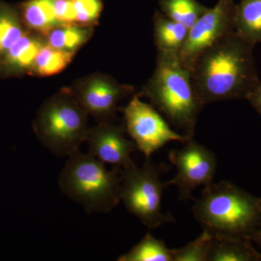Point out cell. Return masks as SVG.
<instances>
[{
    "instance_id": "6da1fadb",
    "label": "cell",
    "mask_w": 261,
    "mask_h": 261,
    "mask_svg": "<svg viewBox=\"0 0 261 261\" xmlns=\"http://www.w3.org/2000/svg\"><path fill=\"white\" fill-rule=\"evenodd\" d=\"M255 46L233 32L199 57L192 77L204 106L246 99L260 83L254 59Z\"/></svg>"
},
{
    "instance_id": "7a4b0ae2",
    "label": "cell",
    "mask_w": 261,
    "mask_h": 261,
    "mask_svg": "<svg viewBox=\"0 0 261 261\" xmlns=\"http://www.w3.org/2000/svg\"><path fill=\"white\" fill-rule=\"evenodd\" d=\"M192 212L199 224L213 236L250 241L261 226V197L231 182H213L195 200Z\"/></svg>"
},
{
    "instance_id": "3957f363",
    "label": "cell",
    "mask_w": 261,
    "mask_h": 261,
    "mask_svg": "<svg viewBox=\"0 0 261 261\" xmlns=\"http://www.w3.org/2000/svg\"><path fill=\"white\" fill-rule=\"evenodd\" d=\"M142 94L173 126L193 138L205 106L196 92L191 70L180 63L178 53L158 51L155 69Z\"/></svg>"
},
{
    "instance_id": "277c9868",
    "label": "cell",
    "mask_w": 261,
    "mask_h": 261,
    "mask_svg": "<svg viewBox=\"0 0 261 261\" xmlns=\"http://www.w3.org/2000/svg\"><path fill=\"white\" fill-rule=\"evenodd\" d=\"M58 186L87 214L109 213L121 201V168L113 166L108 170L94 154L79 150L68 156Z\"/></svg>"
},
{
    "instance_id": "5b68a950",
    "label": "cell",
    "mask_w": 261,
    "mask_h": 261,
    "mask_svg": "<svg viewBox=\"0 0 261 261\" xmlns=\"http://www.w3.org/2000/svg\"><path fill=\"white\" fill-rule=\"evenodd\" d=\"M87 113L75 97L60 94L43 105L34 123L39 142L58 157L70 156L87 141Z\"/></svg>"
},
{
    "instance_id": "8992f818",
    "label": "cell",
    "mask_w": 261,
    "mask_h": 261,
    "mask_svg": "<svg viewBox=\"0 0 261 261\" xmlns=\"http://www.w3.org/2000/svg\"><path fill=\"white\" fill-rule=\"evenodd\" d=\"M166 168L146 158L141 167L135 164L121 169V201L149 229L175 222L171 214H163L161 209L163 190L167 186L161 181V174Z\"/></svg>"
},
{
    "instance_id": "52a82bcc",
    "label": "cell",
    "mask_w": 261,
    "mask_h": 261,
    "mask_svg": "<svg viewBox=\"0 0 261 261\" xmlns=\"http://www.w3.org/2000/svg\"><path fill=\"white\" fill-rule=\"evenodd\" d=\"M122 111L126 130L146 158H150L168 142L186 143L192 139L174 132L155 108L142 102L139 95L133 97Z\"/></svg>"
},
{
    "instance_id": "ba28073f",
    "label": "cell",
    "mask_w": 261,
    "mask_h": 261,
    "mask_svg": "<svg viewBox=\"0 0 261 261\" xmlns=\"http://www.w3.org/2000/svg\"><path fill=\"white\" fill-rule=\"evenodd\" d=\"M235 0H219L198 19L178 53L182 65L192 70L199 57L234 32Z\"/></svg>"
},
{
    "instance_id": "9c48e42d",
    "label": "cell",
    "mask_w": 261,
    "mask_h": 261,
    "mask_svg": "<svg viewBox=\"0 0 261 261\" xmlns=\"http://www.w3.org/2000/svg\"><path fill=\"white\" fill-rule=\"evenodd\" d=\"M168 158L177 172L166 185L177 187L179 200H195L192 192L197 187H207L214 182L217 167L216 154L193 139L183 148L171 150Z\"/></svg>"
},
{
    "instance_id": "30bf717a",
    "label": "cell",
    "mask_w": 261,
    "mask_h": 261,
    "mask_svg": "<svg viewBox=\"0 0 261 261\" xmlns=\"http://www.w3.org/2000/svg\"><path fill=\"white\" fill-rule=\"evenodd\" d=\"M124 126L111 121L103 122L89 129L87 141L89 152L105 163L125 168L135 165L132 154L137 149L135 142L126 139Z\"/></svg>"
},
{
    "instance_id": "8fae6325",
    "label": "cell",
    "mask_w": 261,
    "mask_h": 261,
    "mask_svg": "<svg viewBox=\"0 0 261 261\" xmlns=\"http://www.w3.org/2000/svg\"><path fill=\"white\" fill-rule=\"evenodd\" d=\"M132 92V87L121 85L108 77H94L79 89L75 99L87 114L103 123L111 121L118 102Z\"/></svg>"
},
{
    "instance_id": "7c38bea8",
    "label": "cell",
    "mask_w": 261,
    "mask_h": 261,
    "mask_svg": "<svg viewBox=\"0 0 261 261\" xmlns=\"http://www.w3.org/2000/svg\"><path fill=\"white\" fill-rule=\"evenodd\" d=\"M207 261H261V253L249 240L213 236Z\"/></svg>"
},
{
    "instance_id": "4fadbf2b",
    "label": "cell",
    "mask_w": 261,
    "mask_h": 261,
    "mask_svg": "<svg viewBox=\"0 0 261 261\" xmlns=\"http://www.w3.org/2000/svg\"><path fill=\"white\" fill-rule=\"evenodd\" d=\"M154 38L158 51L178 53L186 42L190 29L156 11L153 17Z\"/></svg>"
},
{
    "instance_id": "5bb4252c",
    "label": "cell",
    "mask_w": 261,
    "mask_h": 261,
    "mask_svg": "<svg viewBox=\"0 0 261 261\" xmlns=\"http://www.w3.org/2000/svg\"><path fill=\"white\" fill-rule=\"evenodd\" d=\"M234 32L254 45L261 44V0H240L237 4Z\"/></svg>"
},
{
    "instance_id": "9a60e30c",
    "label": "cell",
    "mask_w": 261,
    "mask_h": 261,
    "mask_svg": "<svg viewBox=\"0 0 261 261\" xmlns=\"http://www.w3.org/2000/svg\"><path fill=\"white\" fill-rule=\"evenodd\" d=\"M25 23L34 30L47 34L61 25L55 13L53 0H29L23 7Z\"/></svg>"
},
{
    "instance_id": "2e32d148",
    "label": "cell",
    "mask_w": 261,
    "mask_h": 261,
    "mask_svg": "<svg viewBox=\"0 0 261 261\" xmlns=\"http://www.w3.org/2000/svg\"><path fill=\"white\" fill-rule=\"evenodd\" d=\"M118 261H173L172 249H168L163 240L147 232L140 243L121 255Z\"/></svg>"
},
{
    "instance_id": "e0dca14e",
    "label": "cell",
    "mask_w": 261,
    "mask_h": 261,
    "mask_svg": "<svg viewBox=\"0 0 261 261\" xmlns=\"http://www.w3.org/2000/svg\"><path fill=\"white\" fill-rule=\"evenodd\" d=\"M159 5L163 14L189 29L208 10L196 0H160Z\"/></svg>"
},
{
    "instance_id": "ac0fdd59",
    "label": "cell",
    "mask_w": 261,
    "mask_h": 261,
    "mask_svg": "<svg viewBox=\"0 0 261 261\" xmlns=\"http://www.w3.org/2000/svg\"><path fill=\"white\" fill-rule=\"evenodd\" d=\"M48 45L61 50L75 53L89 37L88 29L79 25H61L48 33Z\"/></svg>"
},
{
    "instance_id": "d6986e66",
    "label": "cell",
    "mask_w": 261,
    "mask_h": 261,
    "mask_svg": "<svg viewBox=\"0 0 261 261\" xmlns=\"http://www.w3.org/2000/svg\"><path fill=\"white\" fill-rule=\"evenodd\" d=\"M74 53L61 50L49 45H44L38 53L33 69L38 75L49 76L62 71L67 66Z\"/></svg>"
},
{
    "instance_id": "ffe728a7",
    "label": "cell",
    "mask_w": 261,
    "mask_h": 261,
    "mask_svg": "<svg viewBox=\"0 0 261 261\" xmlns=\"http://www.w3.org/2000/svg\"><path fill=\"white\" fill-rule=\"evenodd\" d=\"M44 46L38 38L23 34L7 51V59L10 65L17 68H30L33 67L38 53Z\"/></svg>"
},
{
    "instance_id": "44dd1931",
    "label": "cell",
    "mask_w": 261,
    "mask_h": 261,
    "mask_svg": "<svg viewBox=\"0 0 261 261\" xmlns=\"http://www.w3.org/2000/svg\"><path fill=\"white\" fill-rule=\"evenodd\" d=\"M212 241L213 235L203 228L200 237L186 246L172 249L173 261H207Z\"/></svg>"
},
{
    "instance_id": "7402d4cb",
    "label": "cell",
    "mask_w": 261,
    "mask_h": 261,
    "mask_svg": "<svg viewBox=\"0 0 261 261\" xmlns=\"http://www.w3.org/2000/svg\"><path fill=\"white\" fill-rule=\"evenodd\" d=\"M23 35L14 13L0 6V51H8Z\"/></svg>"
},
{
    "instance_id": "603a6c76",
    "label": "cell",
    "mask_w": 261,
    "mask_h": 261,
    "mask_svg": "<svg viewBox=\"0 0 261 261\" xmlns=\"http://www.w3.org/2000/svg\"><path fill=\"white\" fill-rule=\"evenodd\" d=\"M79 25H91L99 18L102 11L101 0H73Z\"/></svg>"
},
{
    "instance_id": "cb8c5ba5",
    "label": "cell",
    "mask_w": 261,
    "mask_h": 261,
    "mask_svg": "<svg viewBox=\"0 0 261 261\" xmlns=\"http://www.w3.org/2000/svg\"><path fill=\"white\" fill-rule=\"evenodd\" d=\"M53 3L57 19L61 25H76L73 0H53Z\"/></svg>"
},
{
    "instance_id": "d4e9b609",
    "label": "cell",
    "mask_w": 261,
    "mask_h": 261,
    "mask_svg": "<svg viewBox=\"0 0 261 261\" xmlns=\"http://www.w3.org/2000/svg\"><path fill=\"white\" fill-rule=\"evenodd\" d=\"M246 99L261 117V82L247 96Z\"/></svg>"
},
{
    "instance_id": "484cf974",
    "label": "cell",
    "mask_w": 261,
    "mask_h": 261,
    "mask_svg": "<svg viewBox=\"0 0 261 261\" xmlns=\"http://www.w3.org/2000/svg\"><path fill=\"white\" fill-rule=\"evenodd\" d=\"M250 241L256 243L261 249V226L257 230L256 232L252 235Z\"/></svg>"
}]
</instances>
